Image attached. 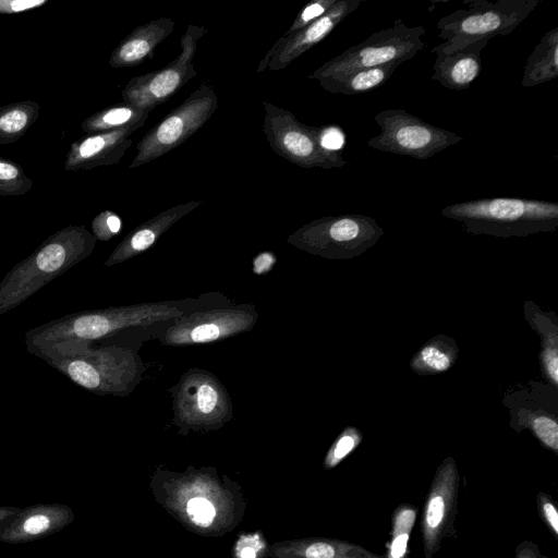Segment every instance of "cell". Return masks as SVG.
Returning <instances> with one entry per match:
<instances>
[{
    "instance_id": "6da1fadb",
    "label": "cell",
    "mask_w": 558,
    "mask_h": 558,
    "mask_svg": "<svg viewBox=\"0 0 558 558\" xmlns=\"http://www.w3.org/2000/svg\"><path fill=\"white\" fill-rule=\"evenodd\" d=\"M182 315L180 308L163 303L82 311L29 329L25 333V347L29 354H34L47 348L92 344L123 328Z\"/></svg>"
},
{
    "instance_id": "7a4b0ae2",
    "label": "cell",
    "mask_w": 558,
    "mask_h": 558,
    "mask_svg": "<svg viewBox=\"0 0 558 558\" xmlns=\"http://www.w3.org/2000/svg\"><path fill=\"white\" fill-rule=\"evenodd\" d=\"M95 245L96 239L84 226H68L51 234L0 281V315L88 257Z\"/></svg>"
},
{
    "instance_id": "3957f363",
    "label": "cell",
    "mask_w": 558,
    "mask_h": 558,
    "mask_svg": "<svg viewBox=\"0 0 558 558\" xmlns=\"http://www.w3.org/2000/svg\"><path fill=\"white\" fill-rule=\"evenodd\" d=\"M43 359L77 386L96 395H128L140 378L137 356L120 347L76 344L37 351Z\"/></svg>"
},
{
    "instance_id": "277c9868",
    "label": "cell",
    "mask_w": 558,
    "mask_h": 558,
    "mask_svg": "<svg viewBox=\"0 0 558 558\" xmlns=\"http://www.w3.org/2000/svg\"><path fill=\"white\" fill-rule=\"evenodd\" d=\"M472 233L526 235L558 225V204L520 197H486L454 203L441 209Z\"/></svg>"
},
{
    "instance_id": "5b68a950",
    "label": "cell",
    "mask_w": 558,
    "mask_h": 558,
    "mask_svg": "<svg viewBox=\"0 0 558 558\" xmlns=\"http://www.w3.org/2000/svg\"><path fill=\"white\" fill-rule=\"evenodd\" d=\"M541 0H465L464 8L441 16L436 24L444 41L430 52L449 53L478 40L511 34Z\"/></svg>"
},
{
    "instance_id": "8992f818",
    "label": "cell",
    "mask_w": 558,
    "mask_h": 558,
    "mask_svg": "<svg viewBox=\"0 0 558 558\" xmlns=\"http://www.w3.org/2000/svg\"><path fill=\"white\" fill-rule=\"evenodd\" d=\"M263 107V132L275 154L305 169L349 166L342 150H329L322 145V126L306 125L290 110L269 101H264Z\"/></svg>"
},
{
    "instance_id": "52a82bcc",
    "label": "cell",
    "mask_w": 558,
    "mask_h": 558,
    "mask_svg": "<svg viewBox=\"0 0 558 558\" xmlns=\"http://www.w3.org/2000/svg\"><path fill=\"white\" fill-rule=\"evenodd\" d=\"M424 26H408L401 19L377 33L372 34L364 41L349 47L340 54L323 63L308 78L320 80L332 74L373 68L387 63H403L412 59L425 46L422 37L425 35Z\"/></svg>"
},
{
    "instance_id": "ba28073f",
    "label": "cell",
    "mask_w": 558,
    "mask_h": 558,
    "mask_svg": "<svg viewBox=\"0 0 558 558\" xmlns=\"http://www.w3.org/2000/svg\"><path fill=\"white\" fill-rule=\"evenodd\" d=\"M217 107L216 92L202 84L142 137L129 168L144 166L186 142L211 118Z\"/></svg>"
},
{
    "instance_id": "9c48e42d",
    "label": "cell",
    "mask_w": 558,
    "mask_h": 558,
    "mask_svg": "<svg viewBox=\"0 0 558 558\" xmlns=\"http://www.w3.org/2000/svg\"><path fill=\"white\" fill-rule=\"evenodd\" d=\"M380 131L366 145L373 149L418 160L432 158L463 138L437 128L404 109H386L375 114Z\"/></svg>"
},
{
    "instance_id": "30bf717a",
    "label": "cell",
    "mask_w": 558,
    "mask_h": 558,
    "mask_svg": "<svg viewBox=\"0 0 558 558\" xmlns=\"http://www.w3.org/2000/svg\"><path fill=\"white\" fill-rule=\"evenodd\" d=\"M383 233L374 218L348 214L315 219L289 235L288 242L311 253L343 256L364 251Z\"/></svg>"
},
{
    "instance_id": "8fae6325",
    "label": "cell",
    "mask_w": 558,
    "mask_h": 558,
    "mask_svg": "<svg viewBox=\"0 0 558 558\" xmlns=\"http://www.w3.org/2000/svg\"><path fill=\"white\" fill-rule=\"evenodd\" d=\"M206 33L203 26L189 25L180 40L179 56L160 70L132 77L121 92L123 102L150 112L170 99L196 76L194 58Z\"/></svg>"
},
{
    "instance_id": "7c38bea8",
    "label": "cell",
    "mask_w": 558,
    "mask_h": 558,
    "mask_svg": "<svg viewBox=\"0 0 558 558\" xmlns=\"http://www.w3.org/2000/svg\"><path fill=\"white\" fill-rule=\"evenodd\" d=\"M458 492L457 465L448 458L438 468L426 495L421 524L425 558H432L441 542L454 533Z\"/></svg>"
},
{
    "instance_id": "4fadbf2b",
    "label": "cell",
    "mask_w": 558,
    "mask_h": 558,
    "mask_svg": "<svg viewBox=\"0 0 558 558\" xmlns=\"http://www.w3.org/2000/svg\"><path fill=\"white\" fill-rule=\"evenodd\" d=\"M174 412L181 423L191 427H214L230 417V402L216 378L206 373H191L178 386Z\"/></svg>"
},
{
    "instance_id": "5bb4252c",
    "label": "cell",
    "mask_w": 558,
    "mask_h": 558,
    "mask_svg": "<svg viewBox=\"0 0 558 558\" xmlns=\"http://www.w3.org/2000/svg\"><path fill=\"white\" fill-rule=\"evenodd\" d=\"M255 320L254 311L241 307L192 313L178 317L163 341L172 345L208 343L246 331Z\"/></svg>"
},
{
    "instance_id": "9a60e30c",
    "label": "cell",
    "mask_w": 558,
    "mask_h": 558,
    "mask_svg": "<svg viewBox=\"0 0 558 558\" xmlns=\"http://www.w3.org/2000/svg\"><path fill=\"white\" fill-rule=\"evenodd\" d=\"M361 2L362 0H338L329 11L316 21L290 36L280 37L259 62L257 72L284 70L301 54L325 39L345 17L359 8Z\"/></svg>"
},
{
    "instance_id": "2e32d148",
    "label": "cell",
    "mask_w": 558,
    "mask_h": 558,
    "mask_svg": "<svg viewBox=\"0 0 558 558\" xmlns=\"http://www.w3.org/2000/svg\"><path fill=\"white\" fill-rule=\"evenodd\" d=\"M137 128L89 134L72 143L66 155V171L90 170L118 163L132 145L130 136Z\"/></svg>"
},
{
    "instance_id": "e0dca14e",
    "label": "cell",
    "mask_w": 558,
    "mask_h": 558,
    "mask_svg": "<svg viewBox=\"0 0 558 558\" xmlns=\"http://www.w3.org/2000/svg\"><path fill=\"white\" fill-rule=\"evenodd\" d=\"M202 201H190L170 207L135 227L113 250L105 263L112 266L122 263L153 246L177 221L202 205Z\"/></svg>"
},
{
    "instance_id": "ac0fdd59",
    "label": "cell",
    "mask_w": 558,
    "mask_h": 558,
    "mask_svg": "<svg viewBox=\"0 0 558 558\" xmlns=\"http://www.w3.org/2000/svg\"><path fill=\"white\" fill-rule=\"evenodd\" d=\"M489 40H478L456 51H436L432 80L451 90L471 87L482 71V51Z\"/></svg>"
},
{
    "instance_id": "d6986e66",
    "label": "cell",
    "mask_w": 558,
    "mask_h": 558,
    "mask_svg": "<svg viewBox=\"0 0 558 558\" xmlns=\"http://www.w3.org/2000/svg\"><path fill=\"white\" fill-rule=\"evenodd\" d=\"M170 17H158L134 28L113 49L109 58L112 68H132L154 57L156 47L174 29Z\"/></svg>"
},
{
    "instance_id": "ffe728a7",
    "label": "cell",
    "mask_w": 558,
    "mask_h": 558,
    "mask_svg": "<svg viewBox=\"0 0 558 558\" xmlns=\"http://www.w3.org/2000/svg\"><path fill=\"white\" fill-rule=\"evenodd\" d=\"M400 63H387L373 68L350 70L318 80L319 85L331 94L357 95L378 88L395 73Z\"/></svg>"
},
{
    "instance_id": "44dd1931",
    "label": "cell",
    "mask_w": 558,
    "mask_h": 558,
    "mask_svg": "<svg viewBox=\"0 0 558 558\" xmlns=\"http://www.w3.org/2000/svg\"><path fill=\"white\" fill-rule=\"evenodd\" d=\"M275 551V550H274ZM276 558H386L340 539H303L277 548Z\"/></svg>"
},
{
    "instance_id": "7402d4cb",
    "label": "cell",
    "mask_w": 558,
    "mask_h": 558,
    "mask_svg": "<svg viewBox=\"0 0 558 558\" xmlns=\"http://www.w3.org/2000/svg\"><path fill=\"white\" fill-rule=\"evenodd\" d=\"M558 76V26L546 32L526 59L522 86L534 87Z\"/></svg>"
},
{
    "instance_id": "603a6c76",
    "label": "cell",
    "mask_w": 558,
    "mask_h": 558,
    "mask_svg": "<svg viewBox=\"0 0 558 558\" xmlns=\"http://www.w3.org/2000/svg\"><path fill=\"white\" fill-rule=\"evenodd\" d=\"M149 112L122 102L102 109L86 118L81 129L88 134L110 132L123 128H142Z\"/></svg>"
},
{
    "instance_id": "cb8c5ba5",
    "label": "cell",
    "mask_w": 558,
    "mask_h": 558,
    "mask_svg": "<svg viewBox=\"0 0 558 558\" xmlns=\"http://www.w3.org/2000/svg\"><path fill=\"white\" fill-rule=\"evenodd\" d=\"M40 106L32 100L0 107V144L19 141L37 121Z\"/></svg>"
},
{
    "instance_id": "d4e9b609",
    "label": "cell",
    "mask_w": 558,
    "mask_h": 558,
    "mask_svg": "<svg viewBox=\"0 0 558 558\" xmlns=\"http://www.w3.org/2000/svg\"><path fill=\"white\" fill-rule=\"evenodd\" d=\"M416 518L411 505H400L392 513L391 543L386 558H407L408 543Z\"/></svg>"
},
{
    "instance_id": "484cf974",
    "label": "cell",
    "mask_w": 558,
    "mask_h": 558,
    "mask_svg": "<svg viewBox=\"0 0 558 558\" xmlns=\"http://www.w3.org/2000/svg\"><path fill=\"white\" fill-rule=\"evenodd\" d=\"M32 187V179L19 163L0 157V196L24 195Z\"/></svg>"
},
{
    "instance_id": "4316f807",
    "label": "cell",
    "mask_w": 558,
    "mask_h": 558,
    "mask_svg": "<svg viewBox=\"0 0 558 558\" xmlns=\"http://www.w3.org/2000/svg\"><path fill=\"white\" fill-rule=\"evenodd\" d=\"M451 363L452 355L436 344L425 345L413 360V365L417 364L416 369L428 373L445 372Z\"/></svg>"
},
{
    "instance_id": "83f0119b",
    "label": "cell",
    "mask_w": 558,
    "mask_h": 558,
    "mask_svg": "<svg viewBox=\"0 0 558 558\" xmlns=\"http://www.w3.org/2000/svg\"><path fill=\"white\" fill-rule=\"evenodd\" d=\"M362 435L354 427H347L330 447L326 459L325 468L331 469L339 464L361 442Z\"/></svg>"
},
{
    "instance_id": "f1b7e54d",
    "label": "cell",
    "mask_w": 558,
    "mask_h": 558,
    "mask_svg": "<svg viewBox=\"0 0 558 558\" xmlns=\"http://www.w3.org/2000/svg\"><path fill=\"white\" fill-rule=\"evenodd\" d=\"M338 0H314L307 3L296 15L290 27L281 37L290 36L319 19L329 11Z\"/></svg>"
},
{
    "instance_id": "f546056e",
    "label": "cell",
    "mask_w": 558,
    "mask_h": 558,
    "mask_svg": "<svg viewBox=\"0 0 558 558\" xmlns=\"http://www.w3.org/2000/svg\"><path fill=\"white\" fill-rule=\"evenodd\" d=\"M185 511L189 519L201 527L211 525L217 513L214 504L201 496L191 498L185 505Z\"/></svg>"
},
{
    "instance_id": "4dcf8cb0",
    "label": "cell",
    "mask_w": 558,
    "mask_h": 558,
    "mask_svg": "<svg viewBox=\"0 0 558 558\" xmlns=\"http://www.w3.org/2000/svg\"><path fill=\"white\" fill-rule=\"evenodd\" d=\"M121 226V219L116 213L104 210L93 219L92 234L96 240L108 241L120 232Z\"/></svg>"
},
{
    "instance_id": "1f68e13d",
    "label": "cell",
    "mask_w": 558,
    "mask_h": 558,
    "mask_svg": "<svg viewBox=\"0 0 558 558\" xmlns=\"http://www.w3.org/2000/svg\"><path fill=\"white\" fill-rule=\"evenodd\" d=\"M531 427L539 441L555 452L557 451L558 425L554 418L545 415L537 416L532 421Z\"/></svg>"
},
{
    "instance_id": "d6a6232c",
    "label": "cell",
    "mask_w": 558,
    "mask_h": 558,
    "mask_svg": "<svg viewBox=\"0 0 558 558\" xmlns=\"http://www.w3.org/2000/svg\"><path fill=\"white\" fill-rule=\"evenodd\" d=\"M537 507L539 515L547 523L553 534L557 537L558 534V512L550 496L539 493L537 496Z\"/></svg>"
},
{
    "instance_id": "836d02e7",
    "label": "cell",
    "mask_w": 558,
    "mask_h": 558,
    "mask_svg": "<svg viewBox=\"0 0 558 558\" xmlns=\"http://www.w3.org/2000/svg\"><path fill=\"white\" fill-rule=\"evenodd\" d=\"M47 3L48 0H0V14L22 13Z\"/></svg>"
},
{
    "instance_id": "e575fe53",
    "label": "cell",
    "mask_w": 558,
    "mask_h": 558,
    "mask_svg": "<svg viewBox=\"0 0 558 558\" xmlns=\"http://www.w3.org/2000/svg\"><path fill=\"white\" fill-rule=\"evenodd\" d=\"M320 143L329 150H342L344 135L338 126L325 125L322 126Z\"/></svg>"
},
{
    "instance_id": "d590c367",
    "label": "cell",
    "mask_w": 558,
    "mask_h": 558,
    "mask_svg": "<svg viewBox=\"0 0 558 558\" xmlns=\"http://www.w3.org/2000/svg\"><path fill=\"white\" fill-rule=\"evenodd\" d=\"M51 525V520L44 513H37L28 517L23 523L25 533L36 535L47 531Z\"/></svg>"
},
{
    "instance_id": "8d00e7d4",
    "label": "cell",
    "mask_w": 558,
    "mask_h": 558,
    "mask_svg": "<svg viewBox=\"0 0 558 558\" xmlns=\"http://www.w3.org/2000/svg\"><path fill=\"white\" fill-rule=\"evenodd\" d=\"M542 361L544 368L553 381L554 385H557L558 380V356L556 348L547 347L542 352Z\"/></svg>"
},
{
    "instance_id": "74e56055",
    "label": "cell",
    "mask_w": 558,
    "mask_h": 558,
    "mask_svg": "<svg viewBox=\"0 0 558 558\" xmlns=\"http://www.w3.org/2000/svg\"><path fill=\"white\" fill-rule=\"evenodd\" d=\"M514 558H548L546 556H544L538 547L529 542V541H525V542H522L515 549V555H514Z\"/></svg>"
},
{
    "instance_id": "f35d334b",
    "label": "cell",
    "mask_w": 558,
    "mask_h": 558,
    "mask_svg": "<svg viewBox=\"0 0 558 558\" xmlns=\"http://www.w3.org/2000/svg\"><path fill=\"white\" fill-rule=\"evenodd\" d=\"M258 257L263 262H262V264H255H255V271L256 272H262V271L266 270L265 265L270 267L274 264V262H275L274 256L271 254H269V253H263Z\"/></svg>"
},
{
    "instance_id": "ab89813d",
    "label": "cell",
    "mask_w": 558,
    "mask_h": 558,
    "mask_svg": "<svg viewBox=\"0 0 558 558\" xmlns=\"http://www.w3.org/2000/svg\"><path fill=\"white\" fill-rule=\"evenodd\" d=\"M256 547L254 545H244L239 550V557L240 558H256Z\"/></svg>"
}]
</instances>
